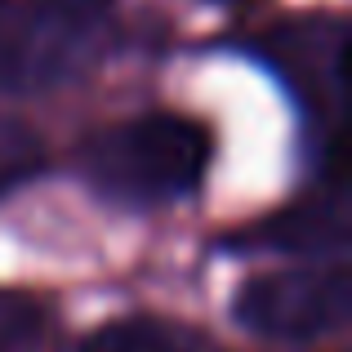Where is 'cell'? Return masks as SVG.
Wrapping results in <instances>:
<instances>
[{
	"label": "cell",
	"mask_w": 352,
	"mask_h": 352,
	"mask_svg": "<svg viewBox=\"0 0 352 352\" xmlns=\"http://www.w3.org/2000/svg\"><path fill=\"white\" fill-rule=\"evenodd\" d=\"M232 312L241 326L263 339L308 344V339L335 335V330L348 326V312H352L348 263L330 258V263H317V267L263 272L241 285Z\"/></svg>",
	"instance_id": "3957f363"
},
{
	"label": "cell",
	"mask_w": 352,
	"mask_h": 352,
	"mask_svg": "<svg viewBox=\"0 0 352 352\" xmlns=\"http://www.w3.org/2000/svg\"><path fill=\"white\" fill-rule=\"evenodd\" d=\"M76 161L103 197L129 206H161L201 188L214 161V134L197 116L147 112L89 134Z\"/></svg>",
	"instance_id": "6da1fadb"
},
{
	"label": "cell",
	"mask_w": 352,
	"mask_h": 352,
	"mask_svg": "<svg viewBox=\"0 0 352 352\" xmlns=\"http://www.w3.org/2000/svg\"><path fill=\"white\" fill-rule=\"evenodd\" d=\"M80 352H201V335L165 317H120L94 330Z\"/></svg>",
	"instance_id": "8992f818"
},
{
	"label": "cell",
	"mask_w": 352,
	"mask_h": 352,
	"mask_svg": "<svg viewBox=\"0 0 352 352\" xmlns=\"http://www.w3.org/2000/svg\"><path fill=\"white\" fill-rule=\"evenodd\" d=\"M258 58L290 85L299 107L335 143L339 112H344V50H348V23L339 14H299L267 27L254 41Z\"/></svg>",
	"instance_id": "277c9868"
},
{
	"label": "cell",
	"mask_w": 352,
	"mask_h": 352,
	"mask_svg": "<svg viewBox=\"0 0 352 352\" xmlns=\"http://www.w3.org/2000/svg\"><path fill=\"white\" fill-rule=\"evenodd\" d=\"M41 165H45L41 134L14 116H0V197L23 188L32 174H41Z\"/></svg>",
	"instance_id": "ba28073f"
},
{
	"label": "cell",
	"mask_w": 352,
	"mask_h": 352,
	"mask_svg": "<svg viewBox=\"0 0 352 352\" xmlns=\"http://www.w3.org/2000/svg\"><path fill=\"white\" fill-rule=\"evenodd\" d=\"M0 352H58L54 312L23 290H0Z\"/></svg>",
	"instance_id": "52a82bcc"
},
{
	"label": "cell",
	"mask_w": 352,
	"mask_h": 352,
	"mask_svg": "<svg viewBox=\"0 0 352 352\" xmlns=\"http://www.w3.org/2000/svg\"><path fill=\"white\" fill-rule=\"evenodd\" d=\"M245 245H267L281 254H344L348 245V183L330 170L312 192L267 214L254 232L241 236Z\"/></svg>",
	"instance_id": "5b68a950"
},
{
	"label": "cell",
	"mask_w": 352,
	"mask_h": 352,
	"mask_svg": "<svg viewBox=\"0 0 352 352\" xmlns=\"http://www.w3.org/2000/svg\"><path fill=\"white\" fill-rule=\"evenodd\" d=\"M112 0H0V94H36L94 63Z\"/></svg>",
	"instance_id": "7a4b0ae2"
}]
</instances>
